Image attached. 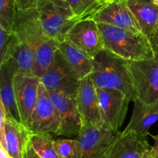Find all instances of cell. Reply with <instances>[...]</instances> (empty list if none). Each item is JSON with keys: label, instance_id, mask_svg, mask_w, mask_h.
Wrapping results in <instances>:
<instances>
[{"label": "cell", "instance_id": "83f0119b", "mask_svg": "<svg viewBox=\"0 0 158 158\" xmlns=\"http://www.w3.org/2000/svg\"><path fill=\"white\" fill-rule=\"evenodd\" d=\"M40 1L41 0H15V2L18 10H25L36 8Z\"/></svg>", "mask_w": 158, "mask_h": 158}, {"label": "cell", "instance_id": "8fae6325", "mask_svg": "<svg viewBox=\"0 0 158 158\" xmlns=\"http://www.w3.org/2000/svg\"><path fill=\"white\" fill-rule=\"evenodd\" d=\"M13 32L19 40L29 44L36 50L49 37L45 32L36 8L17 10Z\"/></svg>", "mask_w": 158, "mask_h": 158}, {"label": "cell", "instance_id": "277c9868", "mask_svg": "<svg viewBox=\"0 0 158 158\" xmlns=\"http://www.w3.org/2000/svg\"><path fill=\"white\" fill-rule=\"evenodd\" d=\"M26 127L32 134L60 136L61 122L59 113L42 83L39 86L36 102Z\"/></svg>", "mask_w": 158, "mask_h": 158}, {"label": "cell", "instance_id": "7a4b0ae2", "mask_svg": "<svg viewBox=\"0 0 158 158\" xmlns=\"http://www.w3.org/2000/svg\"><path fill=\"white\" fill-rule=\"evenodd\" d=\"M105 49L127 60L139 61L155 57L150 40L143 34H137L111 25L98 23Z\"/></svg>", "mask_w": 158, "mask_h": 158}, {"label": "cell", "instance_id": "e0dca14e", "mask_svg": "<svg viewBox=\"0 0 158 158\" xmlns=\"http://www.w3.org/2000/svg\"><path fill=\"white\" fill-rule=\"evenodd\" d=\"M158 120V102L145 103L135 98L134 110L129 123L123 131H134L138 135L147 137L151 127Z\"/></svg>", "mask_w": 158, "mask_h": 158}, {"label": "cell", "instance_id": "52a82bcc", "mask_svg": "<svg viewBox=\"0 0 158 158\" xmlns=\"http://www.w3.org/2000/svg\"><path fill=\"white\" fill-rule=\"evenodd\" d=\"M48 92L57 91L75 98L80 80L60 50L54 56L52 65L40 79Z\"/></svg>", "mask_w": 158, "mask_h": 158}, {"label": "cell", "instance_id": "9c48e42d", "mask_svg": "<svg viewBox=\"0 0 158 158\" xmlns=\"http://www.w3.org/2000/svg\"><path fill=\"white\" fill-rule=\"evenodd\" d=\"M66 40L92 58L105 49L103 35L98 23L91 17L80 19L68 32Z\"/></svg>", "mask_w": 158, "mask_h": 158}, {"label": "cell", "instance_id": "9a60e30c", "mask_svg": "<svg viewBox=\"0 0 158 158\" xmlns=\"http://www.w3.org/2000/svg\"><path fill=\"white\" fill-rule=\"evenodd\" d=\"M109 158H154L147 137L134 131L117 134Z\"/></svg>", "mask_w": 158, "mask_h": 158}, {"label": "cell", "instance_id": "7c38bea8", "mask_svg": "<svg viewBox=\"0 0 158 158\" xmlns=\"http://www.w3.org/2000/svg\"><path fill=\"white\" fill-rule=\"evenodd\" d=\"M75 100L83 125L101 124L100 99L90 76L80 80Z\"/></svg>", "mask_w": 158, "mask_h": 158}, {"label": "cell", "instance_id": "836d02e7", "mask_svg": "<svg viewBox=\"0 0 158 158\" xmlns=\"http://www.w3.org/2000/svg\"><path fill=\"white\" fill-rule=\"evenodd\" d=\"M153 1H154V2L158 6V0H153Z\"/></svg>", "mask_w": 158, "mask_h": 158}, {"label": "cell", "instance_id": "603a6c76", "mask_svg": "<svg viewBox=\"0 0 158 158\" xmlns=\"http://www.w3.org/2000/svg\"><path fill=\"white\" fill-rule=\"evenodd\" d=\"M30 143L34 151L41 158H60L55 147V139L52 137L32 134Z\"/></svg>", "mask_w": 158, "mask_h": 158}, {"label": "cell", "instance_id": "f546056e", "mask_svg": "<svg viewBox=\"0 0 158 158\" xmlns=\"http://www.w3.org/2000/svg\"><path fill=\"white\" fill-rule=\"evenodd\" d=\"M23 158H41L34 151V150L32 149V146H31V143L28 146L27 149H26V152H25L24 157Z\"/></svg>", "mask_w": 158, "mask_h": 158}, {"label": "cell", "instance_id": "4dcf8cb0", "mask_svg": "<svg viewBox=\"0 0 158 158\" xmlns=\"http://www.w3.org/2000/svg\"><path fill=\"white\" fill-rule=\"evenodd\" d=\"M152 137L154 140V144L151 147V154L154 158H158V134L152 136Z\"/></svg>", "mask_w": 158, "mask_h": 158}, {"label": "cell", "instance_id": "1f68e13d", "mask_svg": "<svg viewBox=\"0 0 158 158\" xmlns=\"http://www.w3.org/2000/svg\"><path fill=\"white\" fill-rule=\"evenodd\" d=\"M0 158H10L9 153L0 145Z\"/></svg>", "mask_w": 158, "mask_h": 158}, {"label": "cell", "instance_id": "ffe728a7", "mask_svg": "<svg viewBox=\"0 0 158 158\" xmlns=\"http://www.w3.org/2000/svg\"><path fill=\"white\" fill-rule=\"evenodd\" d=\"M58 49L62 52L79 80H83L91 75L94 69V58L67 40L60 43Z\"/></svg>", "mask_w": 158, "mask_h": 158}, {"label": "cell", "instance_id": "d6a6232c", "mask_svg": "<svg viewBox=\"0 0 158 158\" xmlns=\"http://www.w3.org/2000/svg\"><path fill=\"white\" fill-rule=\"evenodd\" d=\"M113 1H114V0H100V2H101V4L103 6V5L107 4V3L111 2Z\"/></svg>", "mask_w": 158, "mask_h": 158}, {"label": "cell", "instance_id": "4316f807", "mask_svg": "<svg viewBox=\"0 0 158 158\" xmlns=\"http://www.w3.org/2000/svg\"><path fill=\"white\" fill-rule=\"evenodd\" d=\"M60 158H82V147L77 139H55Z\"/></svg>", "mask_w": 158, "mask_h": 158}, {"label": "cell", "instance_id": "4fadbf2b", "mask_svg": "<svg viewBox=\"0 0 158 158\" xmlns=\"http://www.w3.org/2000/svg\"><path fill=\"white\" fill-rule=\"evenodd\" d=\"M49 94L60 116L61 122L60 136L77 137L83 123L77 110L75 98L57 91H50Z\"/></svg>", "mask_w": 158, "mask_h": 158}, {"label": "cell", "instance_id": "ba28073f", "mask_svg": "<svg viewBox=\"0 0 158 158\" xmlns=\"http://www.w3.org/2000/svg\"><path fill=\"white\" fill-rule=\"evenodd\" d=\"M101 109V125L118 133L131 101L127 96L117 89H97Z\"/></svg>", "mask_w": 158, "mask_h": 158}, {"label": "cell", "instance_id": "ac0fdd59", "mask_svg": "<svg viewBox=\"0 0 158 158\" xmlns=\"http://www.w3.org/2000/svg\"><path fill=\"white\" fill-rule=\"evenodd\" d=\"M7 152L12 158H23L30 144L31 131L21 122L6 117L4 125Z\"/></svg>", "mask_w": 158, "mask_h": 158}, {"label": "cell", "instance_id": "6da1fadb", "mask_svg": "<svg viewBox=\"0 0 158 158\" xmlns=\"http://www.w3.org/2000/svg\"><path fill=\"white\" fill-rule=\"evenodd\" d=\"M90 77L97 89H117L134 101L136 92L127 61L109 51H101L93 60Z\"/></svg>", "mask_w": 158, "mask_h": 158}, {"label": "cell", "instance_id": "2e32d148", "mask_svg": "<svg viewBox=\"0 0 158 158\" xmlns=\"http://www.w3.org/2000/svg\"><path fill=\"white\" fill-rule=\"evenodd\" d=\"M0 98L6 109V117L22 123L14 90V77L17 73L15 61L9 59L0 65Z\"/></svg>", "mask_w": 158, "mask_h": 158}, {"label": "cell", "instance_id": "7402d4cb", "mask_svg": "<svg viewBox=\"0 0 158 158\" xmlns=\"http://www.w3.org/2000/svg\"><path fill=\"white\" fill-rule=\"evenodd\" d=\"M34 59L35 50L26 43L19 40L16 51L13 57L17 66V73L26 75H33L32 69Z\"/></svg>", "mask_w": 158, "mask_h": 158}, {"label": "cell", "instance_id": "d6986e66", "mask_svg": "<svg viewBox=\"0 0 158 158\" xmlns=\"http://www.w3.org/2000/svg\"><path fill=\"white\" fill-rule=\"evenodd\" d=\"M127 2L143 34L150 40L157 23L158 6L153 0H127Z\"/></svg>", "mask_w": 158, "mask_h": 158}, {"label": "cell", "instance_id": "3957f363", "mask_svg": "<svg viewBox=\"0 0 158 158\" xmlns=\"http://www.w3.org/2000/svg\"><path fill=\"white\" fill-rule=\"evenodd\" d=\"M36 9L47 36L59 43L66 40L68 32L80 20L66 0H41Z\"/></svg>", "mask_w": 158, "mask_h": 158}, {"label": "cell", "instance_id": "cb8c5ba5", "mask_svg": "<svg viewBox=\"0 0 158 158\" xmlns=\"http://www.w3.org/2000/svg\"><path fill=\"white\" fill-rule=\"evenodd\" d=\"M19 40L15 32H6L0 28V65L13 58L18 46Z\"/></svg>", "mask_w": 158, "mask_h": 158}, {"label": "cell", "instance_id": "e575fe53", "mask_svg": "<svg viewBox=\"0 0 158 158\" xmlns=\"http://www.w3.org/2000/svg\"><path fill=\"white\" fill-rule=\"evenodd\" d=\"M10 158H12V157H10Z\"/></svg>", "mask_w": 158, "mask_h": 158}, {"label": "cell", "instance_id": "f1b7e54d", "mask_svg": "<svg viewBox=\"0 0 158 158\" xmlns=\"http://www.w3.org/2000/svg\"><path fill=\"white\" fill-rule=\"evenodd\" d=\"M150 42H151V46H152L155 56L158 55V20L154 33H153L151 38L150 39Z\"/></svg>", "mask_w": 158, "mask_h": 158}, {"label": "cell", "instance_id": "44dd1931", "mask_svg": "<svg viewBox=\"0 0 158 158\" xmlns=\"http://www.w3.org/2000/svg\"><path fill=\"white\" fill-rule=\"evenodd\" d=\"M60 43L49 39L42 44L35 52V59L32 73L41 79L52 65L56 52L58 50Z\"/></svg>", "mask_w": 158, "mask_h": 158}, {"label": "cell", "instance_id": "8992f818", "mask_svg": "<svg viewBox=\"0 0 158 158\" xmlns=\"http://www.w3.org/2000/svg\"><path fill=\"white\" fill-rule=\"evenodd\" d=\"M117 133L103 125H83L76 139L82 147V158H109Z\"/></svg>", "mask_w": 158, "mask_h": 158}, {"label": "cell", "instance_id": "484cf974", "mask_svg": "<svg viewBox=\"0 0 158 158\" xmlns=\"http://www.w3.org/2000/svg\"><path fill=\"white\" fill-rule=\"evenodd\" d=\"M73 12L80 19L91 17L103 5L100 0H66Z\"/></svg>", "mask_w": 158, "mask_h": 158}, {"label": "cell", "instance_id": "5bb4252c", "mask_svg": "<svg viewBox=\"0 0 158 158\" xmlns=\"http://www.w3.org/2000/svg\"><path fill=\"white\" fill-rule=\"evenodd\" d=\"M40 78L34 75L16 73L14 77V90L21 121L26 126L35 106Z\"/></svg>", "mask_w": 158, "mask_h": 158}, {"label": "cell", "instance_id": "d4e9b609", "mask_svg": "<svg viewBox=\"0 0 158 158\" xmlns=\"http://www.w3.org/2000/svg\"><path fill=\"white\" fill-rule=\"evenodd\" d=\"M17 10L15 0H0V28L13 32Z\"/></svg>", "mask_w": 158, "mask_h": 158}, {"label": "cell", "instance_id": "5b68a950", "mask_svg": "<svg viewBox=\"0 0 158 158\" xmlns=\"http://www.w3.org/2000/svg\"><path fill=\"white\" fill-rule=\"evenodd\" d=\"M136 98L145 103L158 102V55L139 61H127Z\"/></svg>", "mask_w": 158, "mask_h": 158}, {"label": "cell", "instance_id": "30bf717a", "mask_svg": "<svg viewBox=\"0 0 158 158\" xmlns=\"http://www.w3.org/2000/svg\"><path fill=\"white\" fill-rule=\"evenodd\" d=\"M91 18L97 23H104L127 29L137 34H143L127 0H114L103 5Z\"/></svg>", "mask_w": 158, "mask_h": 158}]
</instances>
